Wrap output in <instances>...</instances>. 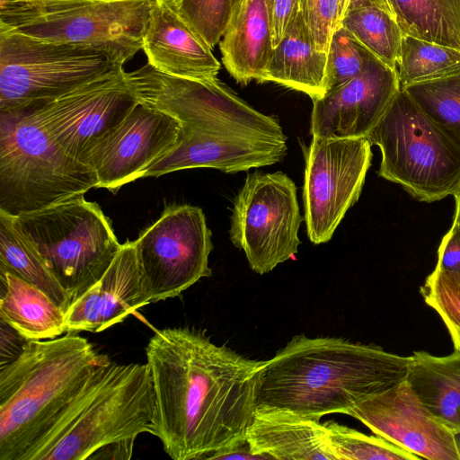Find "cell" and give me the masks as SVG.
Returning <instances> with one entry per match:
<instances>
[{"instance_id": "cell-1", "label": "cell", "mask_w": 460, "mask_h": 460, "mask_svg": "<svg viewBox=\"0 0 460 460\" xmlns=\"http://www.w3.org/2000/svg\"><path fill=\"white\" fill-rule=\"evenodd\" d=\"M146 356L155 393L151 434L172 459H212L246 442L263 360L187 326L157 330Z\"/></svg>"}, {"instance_id": "cell-2", "label": "cell", "mask_w": 460, "mask_h": 460, "mask_svg": "<svg viewBox=\"0 0 460 460\" xmlns=\"http://www.w3.org/2000/svg\"><path fill=\"white\" fill-rule=\"evenodd\" d=\"M128 86L138 103L181 125L176 146L141 178L194 168L236 173L279 163L287 155L288 137L278 118L252 108L217 77L174 76L146 63L129 74Z\"/></svg>"}, {"instance_id": "cell-3", "label": "cell", "mask_w": 460, "mask_h": 460, "mask_svg": "<svg viewBox=\"0 0 460 460\" xmlns=\"http://www.w3.org/2000/svg\"><path fill=\"white\" fill-rule=\"evenodd\" d=\"M411 358L335 337L294 336L259 371L256 407L321 420L407 379Z\"/></svg>"}, {"instance_id": "cell-4", "label": "cell", "mask_w": 460, "mask_h": 460, "mask_svg": "<svg viewBox=\"0 0 460 460\" xmlns=\"http://www.w3.org/2000/svg\"><path fill=\"white\" fill-rule=\"evenodd\" d=\"M110 362L78 332L26 341L0 368V460H29Z\"/></svg>"}, {"instance_id": "cell-5", "label": "cell", "mask_w": 460, "mask_h": 460, "mask_svg": "<svg viewBox=\"0 0 460 460\" xmlns=\"http://www.w3.org/2000/svg\"><path fill=\"white\" fill-rule=\"evenodd\" d=\"M155 393L147 364L111 360L105 371L29 460L129 459L151 433Z\"/></svg>"}, {"instance_id": "cell-6", "label": "cell", "mask_w": 460, "mask_h": 460, "mask_svg": "<svg viewBox=\"0 0 460 460\" xmlns=\"http://www.w3.org/2000/svg\"><path fill=\"white\" fill-rule=\"evenodd\" d=\"M366 138L381 152L378 175L423 202L460 190V137L401 89Z\"/></svg>"}, {"instance_id": "cell-7", "label": "cell", "mask_w": 460, "mask_h": 460, "mask_svg": "<svg viewBox=\"0 0 460 460\" xmlns=\"http://www.w3.org/2000/svg\"><path fill=\"white\" fill-rule=\"evenodd\" d=\"M93 172L67 155L31 110L0 112V210L13 217L84 196Z\"/></svg>"}, {"instance_id": "cell-8", "label": "cell", "mask_w": 460, "mask_h": 460, "mask_svg": "<svg viewBox=\"0 0 460 460\" xmlns=\"http://www.w3.org/2000/svg\"><path fill=\"white\" fill-rule=\"evenodd\" d=\"M155 0H8L0 29L89 46L125 64L142 50Z\"/></svg>"}, {"instance_id": "cell-9", "label": "cell", "mask_w": 460, "mask_h": 460, "mask_svg": "<svg viewBox=\"0 0 460 460\" xmlns=\"http://www.w3.org/2000/svg\"><path fill=\"white\" fill-rule=\"evenodd\" d=\"M14 219L72 303L103 276L122 246L101 207L84 196Z\"/></svg>"}, {"instance_id": "cell-10", "label": "cell", "mask_w": 460, "mask_h": 460, "mask_svg": "<svg viewBox=\"0 0 460 460\" xmlns=\"http://www.w3.org/2000/svg\"><path fill=\"white\" fill-rule=\"evenodd\" d=\"M124 65L97 49L0 29V112H15L67 93Z\"/></svg>"}, {"instance_id": "cell-11", "label": "cell", "mask_w": 460, "mask_h": 460, "mask_svg": "<svg viewBox=\"0 0 460 460\" xmlns=\"http://www.w3.org/2000/svg\"><path fill=\"white\" fill-rule=\"evenodd\" d=\"M302 220L291 178L282 172H254L234 200L230 240L262 275L297 252Z\"/></svg>"}, {"instance_id": "cell-12", "label": "cell", "mask_w": 460, "mask_h": 460, "mask_svg": "<svg viewBox=\"0 0 460 460\" xmlns=\"http://www.w3.org/2000/svg\"><path fill=\"white\" fill-rule=\"evenodd\" d=\"M211 237L199 207L170 205L133 241L148 303L175 297L212 275Z\"/></svg>"}, {"instance_id": "cell-13", "label": "cell", "mask_w": 460, "mask_h": 460, "mask_svg": "<svg viewBox=\"0 0 460 460\" xmlns=\"http://www.w3.org/2000/svg\"><path fill=\"white\" fill-rule=\"evenodd\" d=\"M366 137H313L305 151L303 203L307 235L314 244L332 238L358 199L371 165Z\"/></svg>"}, {"instance_id": "cell-14", "label": "cell", "mask_w": 460, "mask_h": 460, "mask_svg": "<svg viewBox=\"0 0 460 460\" xmlns=\"http://www.w3.org/2000/svg\"><path fill=\"white\" fill-rule=\"evenodd\" d=\"M125 73L120 68L28 110L67 155L83 163L90 147L138 103Z\"/></svg>"}, {"instance_id": "cell-15", "label": "cell", "mask_w": 460, "mask_h": 460, "mask_svg": "<svg viewBox=\"0 0 460 460\" xmlns=\"http://www.w3.org/2000/svg\"><path fill=\"white\" fill-rule=\"evenodd\" d=\"M181 134V125L176 119L137 103L90 147L83 163L93 172L95 188L117 192L170 153Z\"/></svg>"}, {"instance_id": "cell-16", "label": "cell", "mask_w": 460, "mask_h": 460, "mask_svg": "<svg viewBox=\"0 0 460 460\" xmlns=\"http://www.w3.org/2000/svg\"><path fill=\"white\" fill-rule=\"evenodd\" d=\"M347 415L421 459L460 460L456 434L429 411L407 379L363 400Z\"/></svg>"}, {"instance_id": "cell-17", "label": "cell", "mask_w": 460, "mask_h": 460, "mask_svg": "<svg viewBox=\"0 0 460 460\" xmlns=\"http://www.w3.org/2000/svg\"><path fill=\"white\" fill-rule=\"evenodd\" d=\"M400 90L397 69L373 57L360 74L313 100L310 134L327 139L366 137Z\"/></svg>"}, {"instance_id": "cell-18", "label": "cell", "mask_w": 460, "mask_h": 460, "mask_svg": "<svg viewBox=\"0 0 460 460\" xmlns=\"http://www.w3.org/2000/svg\"><path fill=\"white\" fill-rule=\"evenodd\" d=\"M147 304L135 246L127 241L103 276L66 310V332H102Z\"/></svg>"}, {"instance_id": "cell-19", "label": "cell", "mask_w": 460, "mask_h": 460, "mask_svg": "<svg viewBox=\"0 0 460 460\" xmlns=\"http://www.w3.org/2000/svg\"><path fill=\"white\" fill-rule=\"evenodd\" d=\"M212 49L181 17L173 0H155L142 43L150 66L179 77L215 78L221 65Z\"/></svg>"}, {"instance_id": "cell-20", "label": "cell", "mask_w": 460, "mask_h": 460, "mask_svg": "<svg viewBox=\"0 0 460 460\" xmlns=\"http://www.w3.org/2000/svg\"><path fill=\"white\" fill-rule=\"evenodd\" d=\"M246 442L261 459L336 460L324 423L284 410L256 407Z\"/></svg>"}, {"instance_id": "cell-21", "label": "cell", "mask_w": 460, "mask_h": 460, "mask_svg": "<svg viewBox=\"0 0 460 460\" xmlns=\"http://www.w3.org/2000/svg\"><path fill=\"white\" fill-rule=\"evenodd\" d=\"M219 48L224 66L238 84H261L273 49L264 0L234 1Z\"/></svg>"}, {"instance_id": "cell-22", "label": "cell", "mask_w": 460, "mask_h": 460, "mask_svg": "<svg viewBox=\"0 0 460 460\" xmlns=\"http://www.w3.org/2000/svg\"><path fill=\"white\" fill-rule=\"evenodd\" d=\"M327 52L319 50L299 12L273 48L261 84L273 82L312 101L326 93Z\"/></svg>"}, {"instance_id": "cell-23", "label": "cell", "mask_w": 460, "mask_h": 460, "mask_svg": "<svg viewBox=\"0 0 460 460\" xmlns=\"http://www.w3.org/2000/svg\"><path fill=\"white\" fill-rule=\"evenodd\" d=\"M1 322L25 341H44L66 332V312L43 290L0 270Z\"/></svg>"}, {"instance_id": "cell-24", "label": "cell", "mask_w": 460, "mask_h": 460, "mask_svg": "<svg viewBox=\"0 0 460 460\" xmlns=\"http://www.w3.org/2000/svg\"><path fill=\"white\" fill-rule=\"evenodd\" d=\"M407 381L429 411L455 434L460 433V350L438 357L414 351Z\"/></svg>"}, {"instance_id": "cell-25", "label": "cell", "mask_w": 460, "mask_h": 460, "mask_svg": "<svg viewBox=\"0 0 460 460\" xmlns=\"http://www.w3.org/2000/svg\"><path fill=\"white\" fill-rule=\"evenodd\" d=\"M0 270L17 275L43 290L65 312L71 298L23 234L14 217L0 210Z\"/></svg>"}, {"instance_id": "cell-26", "label": "cell", "mask_w": 460, "mask_h": 460, "mask_svg": "<svg viewBox=\"0 0 460 460\" xmlns=\"http://www.w3.org/2000/svg\"><path fill=\"white\" fill-rule=\"evenodd\" d=\"M404 35L460 50V0H387Z\"/></svg>"}, {"instance_id": "cell-27", "label": "cell", "mask_w": 460, "mask_h": 460, "mask_svg": "<svg viewBox=\"0 0 460 460\" xmlns=\"http://www.w3.org/2000/svg\"><path fill=\"white\" fill-rule=\"evenodd\" d=\"M397 72L401 89L458 73L460 50L403 34Z\"/></svg>"}, {"instance_id": "cell-28", "label": "cell", "mask_w": 460, "mask_h": 460, "mask_svg": "<svg viewBox=\"0 0 460 460\" xmlns=\"http://www.w3.org/2000/svg\"><path fill=\"white\" fill-rule=\"evenodd\" d=\"M339 25L348 30L372 55L397 69L403 33L390 13L375 7L355 9Z\"/></svg>"}, {"instance_id": "cell-29", "label": "cell", "mask_w": 460, "mask_h": 460, "mask_svg": "<svg viewBox=\"0 0 460 460\" xmlns=\"http://www.w3.org/2000/svg\"><path fill=\"white\" fill-rule=\"evenodd\" d=\"M331 450L336 460H419L376 435L367 436L334 421L325 422Z\"/></svg>"}, {"instance_id": "cell-30", "label": "cell", "mask_w": 460, "mask_h": 460, "mask_svg": "<svg viewBox=\"0 0 460 460\" xmlns=\"http://www.w3.org/2000/svg\"><path fill=\"white\" fill-rule=\"evenodd\" d=\"M402 89L426 114L460 137V72Z\"/></svg>"}, {"instance_id": "cell-31", "label": "cell", "mask_w": 460, "mask_h": 460, "mask_svg": "<svg viewBox=\"0 0 460 460\" xmlns=\"http://www.w3.org/2000/svg\"><path fill=\"white\" fill-rule=\"evenodd\" d=\"M373 57L348 30L339 25L327 49L326 93L360 74Z\"/></svg>"}, {"instance_id": "cell-32", "label": "cell", "mask_w": 460, "mask_h": 460, "mask_svg": "<svg viewBox=\"0 0 460 460\" xmlns=\"http://www.w3.org/2000/svg\"><path fill=\"white\" fill-rule=\"evenodd\" d=\"M420 292L425 303L443 320L455 349L460 350V275L434 269Z\"/></svg>"}, {"instance_id": "cell-33", "label": "cell", "mask_w": 460, "mask_h": 460, "mask_svg": "<svg viewBox=\"0 0 460 460\" xmlns=\"http://www.w3.org/2000/svg\"><path fill=\"white\" fill-rule=\"evenodd\" d=\"M235 0H173L181 17L211 49L219 44Z\"/></svg>"}, {"instance_id": "cell-34", "label": "cell", "mask_w": 460, "mask_h": 460, "mask_svg": "<svg viewBox=\"0 0 460 460\" xmlns=\"http://www.w3.org/2000/svg\"><path fill=\"white\" fill-rule=\"evenodd\" d=\"M341 0H299V10L316 48L327 52L332 35L340 24Z\"/></svg>"}, {"instance_id": "cell-35", "label": "cell", "mask_w": 460, "mask_h": 460, "mask_svg": "<svg viewBox=\"0 0 460 460\" xmlns=\"http://www.w3.org/2000/svg\"><path fill=\"white\" fill-rule=\"evenodd\" d=\"M270 20L272 45L276 47L299 10V0H264Z\"/></svg>"}, {"instance_id": "cell-36", "label": "cell", "mask_w": 460, "mask_h": 460, "mask_svg": "<svg viewBox=\"0 0 460 460\" xmlns=\"http://www.w3.org/2000/svg\"><path fill=\"white\" fill-rule=\"evenodd\" d=\"M435 269L460 275V226L455 222L441 240Z\"/></svg>"}, {"instance_id": "cell-37", "label": "cell", "mask_w": 460, "mask_h": 460, "mask_svg": "<svg viewBox=\"0 0 460 460\" xmlns=\"http://www.w3.org/2000/svg\"><path fill=\"white\" fill-rule=\"evenodd\" d=\"M364 7L379 8L393 15L387 0H341L340 22L349 12Z\"/></svg>"}, {"instance_id": "cell-38", "label": "cell", "mask_w": 460, "mask_h": 460, "mask_svg": "<svg viewBox=\"0 0 460 460\" xmlns=\"http://www.w3.org/2000/svg\"><path fill=\"white\" fill-rule=\"evenodd\" d=\"M212 459H261L253 454L247 442L217 454Z\"/></svg>"}, {"instance_id": "cell-39", "label": "cell", "mask_w": 460, "mask_h": 460, "mask_svg": "<svg viewBox=\"0 0 460 460\" xmlns=\"http://www.w3.org/2000/svg\"><path fill=\"white\" fill-rule=\"evenodd\" d=\"M454 197L456 199V214L453 222L460 226V190Z\"/></svg>"}, {"instance_id": "cell-40", "label": "cell", "mask_w": 460, "mask_h": 460, "mask_svg": "<svg viewBox=\"0 0 460 460\" xmlns=\"http://www.w3.org/2000/svg\"><path fill=\"white\" fill-rule=\"evenodd\" d=\"M456 438H457V442H458L459 447H460V433L456 434Z\"/></svg>"}]
</instances>
